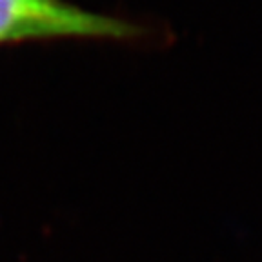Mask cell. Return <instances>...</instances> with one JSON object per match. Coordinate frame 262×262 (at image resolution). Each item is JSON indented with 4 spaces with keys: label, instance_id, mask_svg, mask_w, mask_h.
<instances>
[{
    "label": "cell",
    "instance_id": "1",
    "mask_svg": "<svg viewBox=\"0 0 262 262\" xmlns=\"http://www.w3.org/2000/svg\"><path fill=\"white\" fill-rule=\"evenodd\" d=\"M147 24L71 0H0V48L57 42H144Z\"/></svg>",
    "mask_w": 262,
    "mask_h": 262
}]
</instances>
